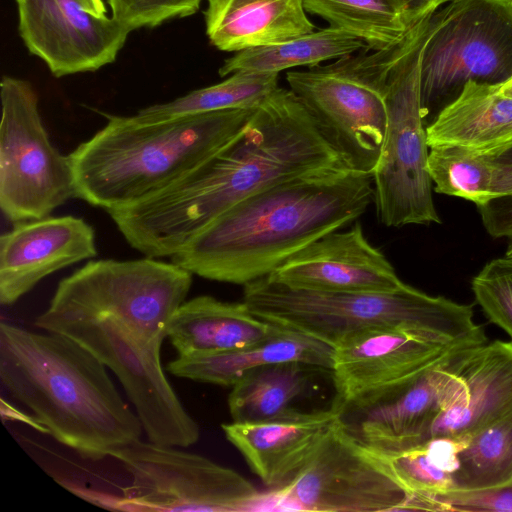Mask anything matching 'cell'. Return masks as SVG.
Listing matches in <instances>:
<instances>
[{
    "label": "cell",
    "mask_w": 512,
    "mask_h": 512,
    "mask_svg": "<svg viewBox=\"0 0 512 512\" xmlns=\"http://www.w3.org/2000/svg\"><path fill=\"white\" fill-rule=\"evenodd\" d=\"M344 167L301 100L278 87L210 159L158 193L109 215L127 243L145 257H172L240 201L293 178Z\"/></svg>",
    "instance_id": "cell-1"
},
{
    "label": "cell",
    "mask_w": 512,
    "mask_h": 512,
    "mask_svg": "<svg viewBox=\"0 0 512 512\" xmlns=\"http://www.w3.org/2000/svg\"><path fill=\"white\" fill-rule=\"evenodd\" d=\"M372 201V174L344 167L293 178L232 206L170 259L193 275L244 286L357 220Z\"/></svg>",
    "instance_id": "cell-2"
},
{
    "label": "cell",
    "mask_w": 512,
    "mask_h": 512,
    "mask_svg": "<svg viewBox=\"0 0 512 512\" xmlns=\"http://www.w3.org/2000/svg\"><path fill=\"white\" fill-rule=\"evenodd\" d=\"M0 380L43 431L83 458L112 456L143 432L106 365L65 335L1 322Z\"/></svg>",
    "instance_id": "cell-3"
},
{
    "label": "cell",
    "mask_w": 512,
    "mask_h": 512,
    "mask_svg": "<svg viewBox=\"0 0 512 512\" xmlns=\"http://www.w3.org/2000/svg\"><path fill=\"white\" fill-rule=\"evenodd\" d=\"M256 108L106 125L69 155L75 197L110 212L158 193L202 165L246 126Z\"/></svg>",
    "instance_id": "cell-4"
},
{
    "label": "cell",
    "mask_w": 512,
    "mask_h": 512,
    "mask_svg": "<svg viewBox=\"0 0 512 512\" xmlns=\"http://www.w3.org/2000/svg\"><path fill=\"white\" fill-rule=\"evenodd\" d=\"M242 301L257 317L331 347L350 334L379 326L418 329L449 343L487 340L471 305L407 284L391 292H320L266 276L244 285Z\"/></svg>",
    "instance_id": "cell-5"
},
{
    "label": "cell",
    "mask_w": 512,
    "mask_h": 512,
    "mask_svg": "<svg viewBox=\"0 0 512 512\" xmlns=\"http://www.w3.org/2000/svg\"><path fill=\"white\" fill-rule=\"evenodd\" d=\"M435 23L432 13L409 30L387 78V125L372 173L376 214L387 227L441 223L427 168L429 146L421 106L422 54Z\"/></svg>",
    "instance_id": "cell-6"
},
{
    "label": "cell",
    "mask_w": 512,
    "mask_h": 512,
    "mask_svg": "<svg viewBox=\"0 0 512 512\" xmlns=\"http://www.w3.org/2000/svg\"><path fill=\"white\" fill-rule=\"evenodd\" d=\"M192 282L193 274L172 261L90 260L58 283L40 315L75 320L113 317L140 345L161 350L170 320L186 301Z\"/></svg>",
    "instance_id": "cell-7"
},
{
    "label": "cell",
    "mask_w": 512,
    "mask_h": 512,
    "mask_svg": "<svg viewBox=\"0 0 512 512\" xmlns=\"http://www.w3.org/2000/svg\"><path fill=\"white\" fill-rule=\"evenodd\" d=\"M401 43L286 74L289 89L353 171L372 174L383 145L389 71Z\"/></svg>",
    "instance_id": "cell-8"
},
{
    "label": "cell",
    "mask_w": 512,
    "mask_h": 512,
    "mask_svg": "<svg viewBox=\"0 0 512 512\" xmlns=\"http://www.w3.org/2000/svg\"><path fill=\"white\" fill-rule=\"evenodd\" d=\"M421 62V106L427 124L465 84L512 78L509 0H453L435 12Z\"/></svg>",
    "instance_id": "cell-9"
},
{
    "label": "cell",
    "mask_w": 512,
    "mask_h": 512,
    "mask_svg": "<svg viewBox=\"0 0 512 512\" xmlns=\"http://www.w3.org/2000/svg\"><path fill=\"white\" fill-rule=\"evenodd\" d=\"M131 475L109 509L122 511H263L266 494L239 472L204 456L140 439L112 456Z\"/></svg>",
    "instance_id": "cell-10"
},
{
    "label": "cell",
    "mask_w": 512,
    "mask_h": 512,
    "mask_svg": "<svg viewBox=\"0 0 512 512\" xmlns=\"http://www.w3.org/2000/svg\"><path fill=\"white\" fill-rule=\"evenodd\" d=\"M0 207L16 224L41 219L75 197L71 164L51 143L27 81L1 80Z\"/></svg>",
    "instance_id": "cell-11"
},
{
    "label": "cell",
    "mask_w": 512,
    "mask_h": 512,
    "mask_svg": "<svg viewBox=\"0 0 512 512\" xmlns=\"http://www.w3.org/2000/svg\"><path fill=\"white\" fill-rule=\"evenodd\" d=\"M408 499L405 489L341 415L295 477L266 493L264 510L404 511Z\"/></svg>",
    "instance_id": "cell-12"
},
{
    "label": "cell",
    "mask_w": 512,
    "mask_h": 512,
    "mask_svg": "<svg viewBox=\"0 0 512 512\" xmlns=\"http://www.w3.org/2000/svg\"><path fill=\"white\" fill-rule=\"evenodd\" d=\"M34 324L73 339L114 372L149 441L184 448L199 440L198 423L186 411L163 371L161 350L140 345L119 320L109 316L75 320L39 315Z\"/></svg>",
    "instance_id": "cell-13"
},
{
    "label": "cell",
    "mask_w": 512,
    "mask_h": 512,
    "mask_svg": "<svg viewBox=\"0 0 512 512\" xmlns=\"http://www.w3.org/2000/svg\"><path fill=\"white\" fill-rule=\"evenodd\" d=\"M458 343L404 326L372 327L350 334L333 347L334 404L342 414L373 406Z\"/></svg>",
    "instance_id": "cell-14"
},
{
    "label": "cell",
    "mask_w": 512,
    "mask_h": 512,
    "mask_svg": "<svg viewBox=\"0 0 512 512\" xmlns=\"http://www.w3.org/2000/svg\"><path fill=\"white\" fill-rule=\"evenodd\" d=\"M487 341L458 343L381 402L356 411L347 427L368 447L398 452L429 439L434 422L460 389L461 372L477 347Z\"/></svg>",
    "instance_id": "cell-15"
},
{
    "label": "cell",
    "mask_w": 512,
    "mask_h": 512,
    "mask_svg": "<svg viewBox=\"0 0 512 512\" xmlns=\"http://www.w3.org/2000/svg\"><path fill=\"white\" fill-rule=\"evenodd\" d=\"M19 33L55 77L96 71L115 61L130 31L79 0H16Z\"/></svg>",
    "instance_id": "cell-16"
},
{
    "label": "cell",
    "mask_w": 512,
    "mask_h": 512,
    "mask_svg": "<svg viewBox=\"0 0 512 512\" xmlns=\"http://www.w3.org/2000/svg\"><path fill=\"white\" fill-rule=\"evenodd\" d=\"M268 277L292 288L320 292H391L404 283L360 223L305 246Z\"/></svg>",
    "instance_id": "cell-17"
},
{
    "label": "cell",
    "mask_w": 512,
    "mask_h": 512,
    "mask_svg": "<svg viewBox=\"0 0 512 512\" xmlns=\"http://www.w3.org/2000/svg\"><path fill=\"white\" fill-rule=\"evenodd\" d=\"M96 255L95 231L80 217L16 223L0 237V303L12 305L47 276Z\"/></svg>",
    "instance_id": "cell-18"
},
{
    "label": "cell",
    "mask_w": 512,
    "mask_h": 512,
    "mask_svg": "<svg viewBox=\"0 0 512 512\" xmlns=\"http://www.w3.org/2000/svg\"><path fill=\"white\" fill-rule=\"evenodd\" d=\"M342 415L328 410L304 412L288 419L221 425L226 439L269 490L289 483L313 455L332 423Z\"/></svg>",
    "instance_id": "cell-19"
},
{
    "label": "cell",
    "mask_w": 512,
    "mask_h": 512,
    "mask_svg": "<svg viewBox=\"0 0 512 512\" xmlns=\"http://www.w3.org/2000/svg\"><path fill=\"white\" fill-rule=\"evenodd\" d=\"M460 377V389L437 417L429 439L466 437L512 414V341L479 345Z\"/></svg>",
    "instance_id": "cell-20"
},
{
    "label": "cell",
    "mask_w": 512,
    "mask_h": 512,
    "mask_svg": "<svg viewBox=\"0 0 512 512\" xmlns=\"http://www.w3.org/2000/svg\"><path fill=\"white\" fill-rule=\"evenodd\" d=\"M282 329L257 317L243 301L226 302L201 295L179 306L167 337L178 355L209 354L253 345Z\"/></svg>",
    "instance_id": "cell-21"
},
{
    "label": "cell",
    "mask_w": 512,
    "mask_h": 512,
    "mask_svg": "<svg viewBox=\"0 0 512 512\" xmlns=\"http://www.w3.org/2000/svg\"><path fill=\"white\" fill-rule=\"evenodd\" d=\"M429 148L456 145L492 152L512 144V94L504 83L469 81L427 124Z\"/></svg>",
    "instance_id": "cell-22"
},
{
    "label": "cell",
    "mask_w": 512,
    "mask_h": 512,
    "mask_svg": "<svg viewBox=\"0 0 512 512\" xmlns=\"http://www.w3.org/2000/svg\"><path fill=\"white\" fill-rule=\"evenodd\" d=\"M206 33L226 52L280 43L314 31L304 0H207Z\"/></svg>",
    "instance_id": "cell-23"
},
{
    "label": "cell",
    "mask_w": 512,
    "mask_h": 512,
    "mask_svg": "<svg viewBox=\"0 0 512 512\" xmlns=\"http://www.w3.org/2000/svg\"><path fill=\"white\" fill-rule=\"evenodd\" d=\"M289 361L331 370L333 347L303 333L283 328L275 336L244 348L178 355L166 368L176 377L232 387L250 369Z\"/></svg>",
    "instance_id": "cell-24"
},
{
    "label": "cell",
    "mask_w": 512,
    "mask_h": 512,
    "mask_svg": "<svg viewBox=\"0 0 512 512\" xmlns=\"http://www.w3.org/2000/svg\"><path fill=\"white\" fill-rule=\"evenodd\" d=\"M330 369L299 362H279L247 371L228 396L232 421L264 422L294 418L302 411L296 403L311 391L318 374Z\"/></svg>",
    "instance_id": "cell-25"
},
{
    "label": "cell",
    "mask_w": 512,
    "mask_h": 512,
    "mask_svg": "<svg viewBox=\"0 0 512 512\" xmlns=\"http://www.w3.org/2000/svg\"><path fill=\"white\" fill-rule=\"evenodd\" d=\"M367 47L359 38L333 26L289 40L236 52L219 69L220 76L239 71L279 73L294 67H313Z\"/></svg>",
    "instance_id": "cell-26"
},
{
    "label": "cell",
    "mask_w": 512,
    "mask_h": 512,
    "mask_svg": "<svg viewBox=\"0 0 512 512\" xmlns=\"http://www.w3.org/2000/svg\"><path fill=\"white\" fill-rule=\"evenodd\" d=\"M278 87V73L239 71L220 83L145 107L131 117L138 123H152L194 114L257 108Z\"/></svg>",
    "instance_id": "cell-27"
},
{
    "label": "cell",
    "mask_w": 512,
    "mask_h": 512,
    "mask_svg": "<svg viewBox=\"0 0 512 512\" xmlns=\"http://www.w3.org/2000/svg\"><path fill=\"white\" fill-rule=\"evenodd\" d=\"M304 6L372 50L399 44L411 29L404 0H304Z\"/></svg>",
    "instance_id": "cell-28"
},
{
    "label": "cell",
    "mask_w": 512,
    "mask_h": 512,
    "mask_svg": "<svg viewBox=\"0 0 512 512\" xmlns=\"http://www.w3.org/2000/svg\"><path fill=\"white\" fill-rule=\"evenodd\" d=\"M461 443L462 438L438 436L398 452L371 449L405 489L409 502L454 490Z\"/></svg>",
    "instance_id": "cell-29"
},
{
    "label": "cell",
    "mask_w": 512,
    "mask_h": 512,
    "mask_svg": "<svg viewBox=\"0 0 512 512\" xmlns=\"http://www.w3.org/2000/svg\"><path fill=\"white\" fill-rule=\"evenodd\" d=\"M461 438L453 491L488 489L512 481V414Z\"/></svg>",
    "instance_id": "cell-30"
},
{
    "label": "cell",
    "mask_w": 512,
    "mask_h": 512,
    "mask_svg": "<svg viewBox=\"0 0 512 512\" xmlns=\"http://www.w3.org/2000/svg\"><path fill=\"white\" fill-rule=\"evenodd\" d=\"M428 172L433 190L458 197L476 206L494 198L495 168L491 152L456 145L429 148Z\"/></svg>",
    "instance_id": "cell-31"
},
{
    "label": "cell",
    "mask_w": 512,
    "mask_h": 512,
    "mask_svg": "<svg viewBox=\"0 0 512 512\" xmlns=\"http://www.w3.org/2000/svg\"><path fill=\"white\" fill-rule=\"evenodd\" d=\"M471 288L488 320L512 341V259L503 256L488 262L473 277Z\"/></svg>",
    "instance_id": "cell-32"
},
{
    "label": "cell",
    "mask_w": 512,
    "mask_h": 512,
    "mask_svg": "<svg viewBox=\"0 0 512 512\" xmlns=\"http://www.w3.org/2000/svg\"><path fill=\"white\" fill-rule=\"evenodd\" d=\"M512 512V481L493 488L449 491L410 500L405 511Z\"/></svg>",
    "instance_id": "cell-33"
},
{
    "label": "cell",
    "mask_w": 512,
    "mask_h": 512,
    "mask_svg": "<svg viewBox=\"0 0 512 512\" xmlns=\"http://www.w3.org/2000/svg\"><path fill=\"white\" fill-rule=\"evenodd\" d=\"M494 198L477 206L482 224L494 238L512 236V144L492 151Z\"/></svg>",
    "instance_id": "cell-34"
},
{
    "label": "cell",
    "mask_w": 512,
    "mask_h": 512,
    "mask_svg": "<svg viewBox=\"0 0 512 512\" xmlns=\"http://www.w3.org/2000/svg\"><path fill=\"white\" fill-rule=\"evenodd\" d=\"M112 18L130 32L155 27L163 22L193 15L202 0H107Z\"/></svg>",
    "instance_id": "cell-35"
},
{
    "label": "cell",
    "mask_w": 512,
    "mask_h": 512,
    "mask_svg": "<svg viewBox=\"0 0 512 512\" xmlns=\"http://www.w3.org/2000/svg\"><path fill=\"white\" fill-rule=\"evenodd\" d=\"M408 25L412 28L423 18L453 0H404Z\"/></svg>",
    "instance_id": "cell-36"
},
{
    "label": "cell",
    "mask_w": 512,
    "mask_h": 512,
    "mask_svg": "<svg viewBox=\"0 0 512 512\" xmlns=\"http://www.w3.org/2000/svg\"><path fill=\"white\" fill-rule=\"evenodd\" d=\"M79 2L95 15H105L106 8L102 0H79Z\"/></svg>",
    "instance_id": "cell-37"
},
{
    "label": "cell",
    "mask_w": 512,
    "mask_h": 512,
    "mask_svg": "<svg viewBox=\"0 0 512 512\" xmlns=\"http://www.w3.org/2000/svg\"><path fill=\"white\" fill-rule=\"evenodd\" d=\"M504 256L512 259V236L509 237V242Z\"/></svg>",
    "instance_id": "cell-38"
},
{
    "label": "cell",
    "mask_w": 512,
    "mask_h": 512,
    "mask_svg": "<svg viewBox=\"0 0 512 512\" xmlns=\"http://www.w3.org/2000/svg\"><path fill=\"white\" fill-rule=\"evenodd\" d=\"M506 90L512 94V78L509 79L507 82H504Z\"/></svg>",
    "instance_id": "cell-39"
},
{
    "label": "cell",
    "mask_w": 512,
    "mask_h": 512,
    "mask_svg": "<svg viewBox=\"0 0 512 512\" xmlns=\"http://www.w3.org/2000/svg\"><path fill=\"white\" fill-rule=\"evenodd\" d=\"M509 3H510V5H511V7H512V0H509Z\"/></svg>",
    "instance_id": "cell-40"
}]
</instances>
